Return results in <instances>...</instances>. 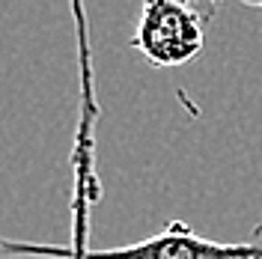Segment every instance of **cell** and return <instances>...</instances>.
Wrapping results in <instances>:
<instances>
[{
    "instance_id": "1",
    "label": "cell",
    "mask_w": 262,
    "mask_h": 259,
    "mask_svg": "<svg viewBox=\"0 0 262 259\" xmlns=\"http://www.w3.org/2000/svg\"><path fill=\"white\" fill-rule=\"evenodd\" d=\"M75 39H78V122L72 143V239L66 247L60 244L21 242L0 235V259H86L90 250V227L93 206L101 200V182L96 173V128H98V98L96 75H93V48H90V24L86 9L72 3Z\"/></svg>"
},
{
    "instance_id": "2",
    "label": "cell",
    "mask_w": 262,
    "mask_h": 259,
    "mask_svg": "<svg viewBox=\"0 0 262 259\" xmlns=\"http://www.w3.org/2000/svg\"><path fill=\"white\" fill-rule=\"evenodd\" d=\"M209 9L182 0H149L140 9L131 48L158 69H176L200 57Z\"/></svg>"
},
{
    "instance_id": "3",
    "label": "cell",
    "mask_w": 262,
    "mask_h": 259,
    "mask_svg": "<svg viewBox=\"0 0 262 259\" xmlns=\"http://www.w3.org/2000/svg\"><path fill=\"white\" fill-rule=\"evenodd\" d=\"M86 259H262V229H256L250 242H214L185 221H173L140 242L101 250L90 247Z\"/></svg>"
},
{
    "instance_id": "4",
    "label": "cell",
    "mask_w": 262,
    "mask_h": 259,
    "mask_svg": "<svg viewBox=\"0 0 262 259\" xmlns=\"http://www.w3.org/2000/svg\"><path fill=\"white\" fill-rule=\"evenodd\" d=\"M250 6H256V9H262V3H250Z\"/></svg>"
}]
</instances>
